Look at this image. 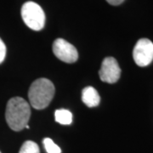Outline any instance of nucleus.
<instances>
[{
    "label": "nucleus",
    "mask_w": 153,
    "mask_h": 153,
    "mask_svg": "<svg viewBox=\"0 0 153 153\" xmlns=\"http://www.w3.org/2000/svg\"><path fill=\"white\" fill-rule=\"evenodd\" d=\"M111 5H119L124 0H106Z\"/></svg>",
    "instance_id": "f8f14e48"
},
{
    "label": "nucleus",
    "mask_w": 153,
    "mask_h": 153,
    "mask_svg": "<svg viewBox=\"0 0 153 153\" xmlns=\"http://www.w3.org/2000/svg\"><path fill=\"white\" fill-rule=\"evenodd\" d=\"M55 119L57 123H59L60 124L68 125V124H71L72 122V114L68 110H56L55 112Z\"/></svg>",
    "instance_id": "6e6552de"
},
{
    "label": "nucleus",
    "mask_w": 153,
    "mask_h": 153,
    "mask_svg": "<svg viewBox=\"0 0 153 153\" xmlns=\"http://www.w3.org/2000/svg\"><path fill=\"white\" fill-rule=\"evenodd\" d=\"M101 81L108 83L117 82L121 76V69L117 60L113 57L105 58L99 71Z\"/></svg>",
    "instance_id": "423d86ee"
},
{
    "label": "nucleus",
    "mask_w": 153,
    "mask_h": 153,
    "mask_svg": "<svg viewBox=\"0 0 153 153\" xmlns=\"http://www.w3.org/2000/svg\"><path fill=\"white\" fill-rule=\"evenodd\" d=\"M6 56V46L0 38V64L4 60Z\"/></svg>",
    "instance_id": "9b49d317"
},
{
    "label": "nucleus",
    "mask_w": 153,
    "mask_h": 153,
    "mask_svg": "<svg viewBox=\"0 0 153 153\" xmlns=\"http://www.w3.org/2000/svg\"><path fill=\"white\" fill-rule=\"evenodd\" d=\"M44 148L48 153H61L60 148L51 139L45 138L43 140Z\"/></svg>",
    "instance_id": "9d476101"
},
{
    "label": "nucleus",
    "mask_w": 153,
    "mask_h": 153,
    "mask_svg": "<svg viewBox=\"0 0 153 153\" xmlns=\"http://www.w3.org/2000/svg\"><path fill=\"white\" fill-rule=\"evenodd\" d=\"M19 153H40L38 146L33 141L27 140L23 143Z\"/></svg>",
    "instance_id": "1a4fd4ad"
},
{
    "label": "nucleus",
    "mask_w": 153,
    "mask_h": 153,
    "mask_svg": "<svg viewBox=\"0 0 153 153\" xmlns=\"http://www.w3.org/2000/svg\"><path fill=\"white\" fill-rule=\"evenodd\" d=\"M0 153H1V152H0Z\"/></svg>",
    "instance_id": "ddd939ff"
},
{
    "label": "nucleus",
    "mask_w": 153,
    "mask_h": 153,
    "mask_svg": "<svg viewBox=\"0 0 153 153\" xmlns=\"http://www.w3.org/2000/svg\"><path fill=\"white\" fill-rule=\"evenodd\" d=\"M133 57L139 66H146L153 60V43L147 38L140 39L135 44Z\"/></svg>",
    "instance_id": "20e7f679"
},
{
    "label": "nucleus",
    "mask_w": 153,
    "mask_h": 153,
    "mask_svg": "<svg viewBox=\"0 0 153 153\" xmlns=\"http://www.w3.org/2000/svg\"><path fill=\"white\" fill-rule=\"evenodd\" d=\"M82 100L88 107H95L100 104V97L94 88L88 86L82 89Z\"/></svg>",
    "instance_id": "0eeeda50"
},
{
    "label": "nucleus",
    "mask_w": 153,
    "mask_h": 153,
    "mask_svg": "<svg viewBox=\"0 0 153 153\" xmlns=\"http://www.w3.org/2000/svg\"><path fill=\"white\" fill-rule=\"evenodd\" d=\"M31 116V108L27 100L22 97L11 98L6 106L5 118L9 127L14 131L26 128Z\"/></svg>",
    "instance_id": "f257e3e1"
},
{
    "label": "nucleus",
    "mask_w": 153,
    "mask_h": 153,
    "mask_svg": "<svg viewBox=\"0 0 153 153\" xmlns=\"http://www.w3.org/2000/svg\"><path fill=\"white\" fill-rule=\"evenodd\" d=\"M22 17L25 24L34 31H40L44 27L45 15L38 4L29 1L22 7Z\"/></svg>",
    "instance_id": "7ed1b4c3"
},
{
    "label": "nucleus",
    "mask_w": 153,
    "mask_h": 153,
    "mask_svg": "<svg viewBox=\"0 0 153 153\" xmlns=\"http://www.w3.org/2000/svg\"><path fill=\"white\" fill-rule=\"evenodd\" d=\"M53 52L55 55L66 63H74L78 59L76 49L63 38H57L53 44Z\"/></svg>",
    "instance_id": "39448f33"
},
{
    "label": "nucleus",
    "mask_w": 153,
    "mask_h": 153,
    "mask_svg": "<svg viewBox=\"0 0 153 153\" xmlns=\"http://www.w3.org/2000/svg\"><path fill=\"white\" fill-rule=\"evenodd\" d=\"M55 86L47 78H38L32 83L28 91V98L33 108H46L55 95Z\"/></svg>",
    "instance_id": "f03ea898"
}]
</instances>
